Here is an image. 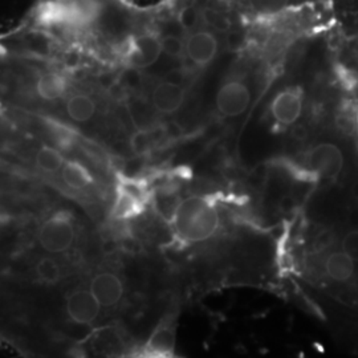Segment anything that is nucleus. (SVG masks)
Segmentation results:
<instances>
[{"mask_svg": "<svg viewBox=\"0 0 358 358\" xmlns=\"http://www.w3.org/2000/svg\"><path fill=\"white\" fill-rule=\"evenodd\" d=\"M217 206L208 198L192 195L180 199L170 223L179 239L201 243L210 239L219 229Z\"/></svg>", "mask_w": 358, "mask_h": 358, "instance_id": "1", "label": "nucleus"}, {"mask_svg": "<svg viewBox=\"0 0 358 358\" xmlns=\"http://www.w3.org/2000/svg\"><path fill=\"white\" fill-rule=\"evenodd\" d=\"M162 53V36L159 32H134L122 43V59L125 64L136 69H145L155 64Z\"/></svg>", "mask_w": 358, "mask_h": 358, "instance_id": "2", "label": "nucleus"}, {"mask_svg": "<svg viewBox=\"0 0 358 358\" xmlns=\"http://www.w3.org/2000/svg\"><path fill=\"white\" fill-rule=\"evenodd\" d=\"M220 45V34L198 24L183 36V57L195 66H208L215 62Z\"/></svg>", "mask_w": 358, "mask_h": 358, "instance_id": "3", "label": "nucleus"}, {"mask_svg": "<svg viewBox=\"0 0 358 358\" xmlns=\"http://www.w3.org/2000/svg\"><path fill=\"white\" fill-rule=\"evenodd\" d=\"M75 241V224L72 215L59 211L48 217L38 232L41 247L51 254H62L71 248Z\"/></svg>", "mask_w": 358, "mask_h": 358, "instance_id": "4", "label": "nucleus"}, {"mask_svg": "<svg viewBox=\"0 0 358 358\" xmlns=\"http://www.w3.org/2000/svg\"><path fill=\"white\" fill-rule=\"evenodd\" d=\"M306 97L297 87H285L279 90L269 103L272 120L284 128L296 125L304 115Z\"/></svg>", "mask_w": 358, "mask_h": 358, "instance_id": "5", "label": "nucleus"}, {"mask_svg": "<svg viewBox=\"0 0 358 358\" xmlns=\"http://www.w3.org/2000/svg\"><path fill=\"white\" fill-rule=\"evenodd\" d=\"M307 165L320 178L334 180L343 173L345 158L337 145L332 142H320L307 154Z\"/></svg>", "mask_w": 358, "mask_h": 358, "instance_id": "6", "label": "nucleus"}, {"mask_svg": "<svg viewBox=\"0 0 358 358\" xmlns=\"http://www.w3.org/2000/svg\"><path fill=\"white\" fill-rule=\"evenodd\" d=\"M252 100V93L250 87L239 78H232L226 81L215 97L217 112L223 117L234 118L243 115L250 108Z\"/></svg>", "mask_w": 358, "mask_h": 358, "instance_id": "7", "label": "nucleus"}, {"mask_svg": "<svg viewBox=\"0 0 358 358\" xmlns=\"http://www.w3.org/2000/svg\"><path fill=\"white\" fill-rule=\"evenodd\" d=\"M149 194L142 183L134 180H124L117 190L113 215L117 219L136 217L143 210Z\"/></svg>", "mask_w": 358, "mask_h": 358, "instance_id": "8", "label": "nucleus"}, {"mask_svg": "<svg viewBox=\"0 0 358 358\" xmlns=\"http://www.w3.org/2000/svg\"><path fill=\"white\" fill-rule=\"evenodd\" d=\"M101 304L92 291L80 289L66 300V313L77 324H92L100 315Z\"/></svg>", "mask_w": 358, "mask_h": 358, "instance_id": "9", "label": "nucleus"}, {"mask_svg": "<svg viewBox=\"0 0 358 358\" xmlns=\"http://www.w3.org/2000/svg\"><path fill=\"white\" fill-rule=\"evenodd\" d=\"M186 100V90L176 81L165 80L152 92L154 109L162 115H174Z\"/></svg>", "mask_w": 358, "mask_h": 358, "instance_id": "10", "label": "nucleus"}, {"mask_svg": "<svg viewBox=\"0 0 358 358\" xmlns=\"http://www.w3.org/2000/svg\"><path fill=\"white\" fill-rule=\"evenodd\" d=\"M90 291L96 296L101 307H112L121 300L124 294V285L115 273L103 272L93 279Z\"/></svg>", "mask_w": 358, "mask_h": 358, "instance_id": "11", "label": "nucleus"}, {"mask_svg": "<svg viewBox=\"0 0 358 358\" xmlns=\"http://www.w3.org/2000/svg\"><path fill=\"white\" fill-rule=\"evenodd\" d=\"M356 262L343 250L333 251L325 260V272L336 282H349L356 273Z\"/></svg>", "mask_w": 358, "mask_h": 358, "instance_id": "12", "label": "nucleus"}, {"mask_svg": "<svg viewBox=\"0 0 358 358\" xmlns=\"http://www.w3.org/2000/svg\"><path fill=\"white\" fill-rule=\"evenodd\" d=\"M174 346H176L174 329L167 324H161L148 340L146 352L154 357H167L173 355Z\"/></svg>", "mask_w": 358, "mask_h": 358, "instance_id": "13", "label": "nucleus"}, {"mask_svg": "<svg viewBox=\"0 0 358 358\" xmlns=\"http://www.w3.org/2000/svg\"><path fill=\"white\" fill-rule=\"evenodd\" d=\"M66 80L56 72H45L36 81V93L44 101H56L66 92Z\"/></svg>", "mask_w": 358, "mask_h": 358, "instance_id": "14", "label": "nucleus"}, {"mask_svg": "<svg viewBox=\"0 0 358 358\" xmlns=\"http://www.w3.org/2000/svg\"><path fill=\"white\" fill-rule=\"evenodd\" d=\"M65 110L71 120L76 122H88L96 115L97 105L88 94L75 93L66 100Z\"/></svg>", "mask_w": 358, "mask_h": 358, "instance_id": "15", "label": "nucleus"}, {"mask_svg": "<svg viewBox=\"0 0 358 358\" xmlns=\"http://www.w3.org/2000/svg\"><path fill=\"white\" fill-rule=\"evenodd\" d=\"M62 176L65 183L75 190H83L90 186L93 182L90 171L76 161L66 162L63 166Z\"/></svg>", "mask_w": 358, "mask_h": 358, "instance_id": "16", "label": "nucleus"}, {"mask_svg": "<svg viewBox=\"0 0 358 358\" xmlns=\"http://www.w3.org/2000/svg\"><path fill=\"white\" fill-rule=\"evenodd\" d=\"M154 207L161 214L162 217H166L170 222L171 217L176 213V208L178 206L180 199L177 196V194L167 189H162L159 192H155L153 195Z\"/></svg>", "mask_w": 358, "mask_h": 358, "instance_id": "17", "label": "nucleus"}, {"mask_svg": "<svg viewBox=\"0 0 358 358\" xmlns=\"http://www.w3.org/2000/svg\"><path fill=\"white\" fill-rule=\"evenodd\" d=\"M36 165L45 173H55L64 165L63 154L51 146H44L36 154Z\"/></svg>", "mask_w": 358, "mask_h": 358, "instance_id": "18", "label": "nucleus"}, {"mask_svg": "<svg viewBox=\"0 0 358 358\" xmlns=\"http://www.w3.org/2000/svg\"><path fill=\"white\" fill-rule=\"evenodd\" d=\"M36 273L41 282H48V284H55L62 278V271L59 264L51 257H45L38 262L36 266Z\"/></svg>", "mask_w": 358, "mask_h": 358, "instance_id": "19", "label": "nucleus"}, {"mask_svg": "<svg viewBox=\"0 0 358 358\" xmlns=\"http://www.w3.org/2000/svg\"><path fill=\"white\" fill-rule=\"evenodd\" d=\"M158 140L157 130H140L131 138V146L136 153H148Z\"/></svg>", "mask_w": 358, "mask_h": 358, "instance_id": "20", "label": "nucleus"}, {"mask_svg": "<svg viewBox=\"0 0 358 358\" xmlns=\"http://www.w3.org/2000/svg\"><path fill=\"white\" fill-rule=\"evenodd\" d=\"M162 36V52L166 53L167 56L171 57H183V38L174 35V34H167V35H161Z\"/></svg>", "mask_w": 358, "mask_h": 358, "instance_id": "21", "label": "nucleus"}, {"mask_svg": "<svg viewBox=\"0 0 358 358\" xmlns=\"http://www.w3.org/2000/svg\"><path fill=\"white\" fill-rule=\"evenodd\" d=\"M341 250L358 263V230H350L341 242Z\"/></svg>", "mask_w": 358, "mask_h": 358, "instance_id": "22", "label": "nucleus"}, {"mask_svg": "<svg viewBox=\"0 0 358 358\" xmlns=\"http://www.w3.org/2000/svg\"><path fill=\"white\" fill-rule=\"evenodd\" d=\"M357 108H358V106H357Z\"/></svg>", "mask_w": 358, "mask_h": 358, "instance_id": "23", "label": "nucleus"}]
</instances>
